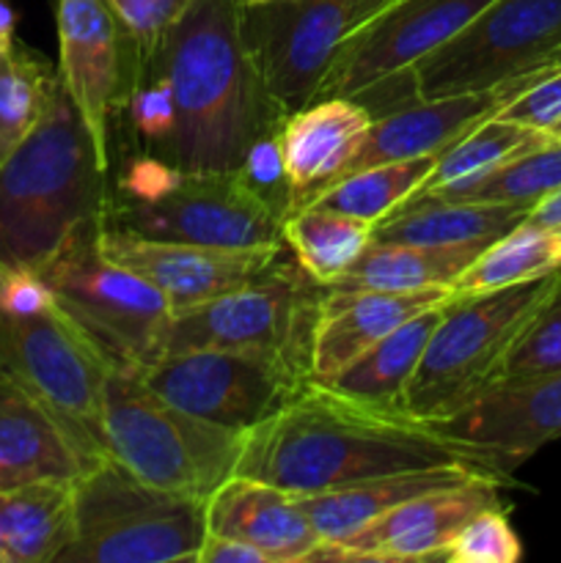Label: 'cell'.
<instances>
[{"instance_id":"2e32d148","label":"cell","mask_w":561,"mask_h":563,"mask_svg":"<svg viewBox=\"0 0 561 563\" xmlns=\"http://www.w3.org/2000/svg\"><path fill=\"white\" fill-rule=\"evenodd\" d=\"M424 423L460 445L479 467L506 478L539 449L561 440V372L495 385L465 410Z\"/></svg>"},{"instance_id":"b9f144b4","label":"cell","mask_w":561,"mask_h":563,"mask_svg":"<svg viewBox=\"0 0 561 563\" xmlns=\"http://www.w3.org/2000/svg\"><path fill=\"white\" fill-rule=\"evenodd\" d=\"M196 563H270V561L262 550L251 548V544L240 542V539L207 533L201 550H198Z\"/></svg>"},{"instance_id":"7c38bea8","label":"cell","mask_w":561,"mask_h":563,"mask_svg":"<svg viewBox=\"0 0 561 563\" xmlns=\"http://www.w3.org/2000/svg\"><path fill=\"white\" fill-rule=\"evenodd\" d=\"M394 0H273L245 5V38L270 99L284 115L317 99L339 49Z\"/></svg>"},{"instance_id":"8fae6325","label":"cell","mask_w":561,"mask_h":563,"mask_svg":"<svg viewBox=\"0 0 561 563\" xmlns=\"http://www.w3.org/2000/svg\"><path fill=\"white\" fill-rule=\"evenodd\" d=\"M561 49V0H493L451 42L413 66L416 99L528 86Z\"/></svg>"},{"instance_id":"9c48e42d","label":"cell","mask_w":561,"mask_h":563,"mask_svg":"<svg viewBox=\"0 0 561 563\" xmlns=\"http://www.w3.org/2000/svg\"><path fill=\"white\" fill-rule=\"evenodd\" d=\"M0 366L82 443L105 454L102 401L110 363L55 291L42 306L0 308Z\"/></svg>"},{"instance_id":"4316f807","label":"cell","mask_w":561,"mask_h":563,"mask_svg":"<svg viewBox=\"0 0 561 563\" xmlns=\"http://www.w3.org/2000/svg\"><path fill=\"white\" fill-rule=\"evenodd\" d=\"M75 528V482L0 489L3 563H58Z\"/></svg>"},{"instance_id":"ac0fdd59","label":"cell","mask_w":561,"mask_h":563,"mask_svg":"<svg viewBox=\"0 0 561 563\" xmlns=\"http://www.w3.org/2000/svg\"><path fill=\"white\" fill-rule=\"evenodd\" d=\"M99 245L105 256L148 280L168 300L174 313L251 284L280 256V247L231 251V247L152 240V236L113 229L105 218L99 229Z\"/></svg>"},{"instance_id":"4fadbf2b","label":"cell","mask_w":561,"mask_h":563,"mask_svg":"<svg viewBox=\"0 0 561 563\" xmlns=\"http://www.w3.org/2000/svg\"><path fill=\"white\" fill-rule=\"evenodd\" d=\"M105 220L130 234L190 245L231 251L286 245L284 218L237 170H179L174 185L152 201H108Z\"/></svg>"},{"instance_id":"ffe728a7","label":"cell","mask_w":561,"mask_h":563,"mask_svg":"<svg viewBox=\"0 0 561 563\" xmlns=\"http://www.w3.org/2000/svg\"><path fill=\"white\" fill-rule=\"evenodd\" d=\"M105 454L82 443L47 405L0 366V489L77 482Z\"/></svg>"},{"instance_id":"cb8c5ba5","label":"cell","mask_w":561,"mask_h":563,"mask_svg":"<svg viewBox=\"0 0 561 563\" xmlns=\"http://www.w3.org/2000/svg\"><path fill=\"white\" fill-rule=\"evenodd\" d=\"M484 467L473 465H443V467H424V471L388 473V476L366 478V482L346 484V487L324 489L314 495H295L300 509L311 520L314 531L319 533L322 544H341L391 511L405 500L427 495L432 489L451 487Z\"/></svg>"},{"instance_id":"4dcf8cb0","label":"cell","mask_w":561,"mask_h":563,"mask_svg":"<svg viewBox=\"0 0 561 563\" xmlns=\"http://www.w3.org/2000/svg\"><path fill=\"white\" fill-rule=\"evenodd\" d=\"M548 141V132L515 124V121H506L501 115H490L435 157L432 174L427 176L416 196L468 185V181L490 174L498 165L509 163V159L520 157V154L531 152Z\"/></svg>"},{"instance_id":"6da1fadb","label":"cell","mask_w":561,"mask_h":563,"mask_svg":"<svg viewBox=\"0 0 561 563\" xmlns=\"http://www.w3.org/2000/svg\"><path fill=\"white\" fill-rule=\"evenodd\" d=\"M473 465L429 423L344 399L308 379L273 418L245 434L237 473L292 495H314L388 473Z\"/></svg>"},{"instance_id":"7dc6e473","label":"cell","mask_w":561,"mask_h":563,"mask_svg":"<svg viewBox=\"0 0 561 563\" xmlns=\"http://www.w3.org/2000/svg\"><path fill=\"white\" fill-rule=\"evenodd\" d=\"M553 66H561V49H559V53L553 55V60H550V66H548V69H553Z\"/></svg>"},{"instance_id":"ab89813d","label":"cell","mask_w":561,"mask_h":563,"mask_svg":"<svg viewBox=\"0 0 561 563\" xmlns=\"http://www.w3.org/2000/svg\"><path fill=\"white\" fill-rule=\"evenodd\" d=\"M127 110H130L132 126L146 141L165 148V143L170 141L176 126V102L174 91H170V82L163 75H154L152 82H141L132 91Z\"/></svg>"},{"instance_id":"e575fe53","label":"cell","mask_w":561,"mask_h":563,"mask_svg":"<svg viewBox=\"0 0 561 563\" xmlns=\"http://www.w3.org/2000/svg\"><path fill=\"white\" fill-rule=\"evenodd\" d=\"M561 372V284L509 352L498 385Z\"/></svg>"},{"instance_id":"d590c367","label":"cell","mask_w":561,"mask_h":563,"mask_svg":"<svg viewBox=\"0 0 561 563\" xmlns=\"http://www.w3.org/2000/svg\"><path fill=\"white\" fill-rule=\"evenodd\" d=\"M520 559L522 542L512 528L506 506H493L471 517L440 555L446 563H517Z\"/></svg>"},{"instance_id":"d4e9b609","label":"cell","mask_w":561,"mask_h":563,"mask_svg":"<svg viewBox=\"0 0 561 563\" xmlns=\"http://www.w3.org/2000/svg\"><path fill=\"white\" fill-rule=\"evenodd\" d=\"M528 218L526 207L509 203L443 201L413 196L374 225V240L407 245H493Z\"/></svg>"},{"instance_id":"277c9868","label":"cell","mask_w":561,"mask_h":563,"mask_svg":"<svg viewBox=\"0 0 561 563\" xmlns=\"http://www.w3.org/2000/svg\"><path fill=\"white\" fill-rule=\"evenodd\" d=\"M245 434L190 416L143 383L141 372L110 366L102 401V449L152 487L204 500L237 473Z\"/></svg>"},{"instance_id":"8d00e7d4","label":"cell","mask_w":561,"mask_h":563,"mask_svg":"<svg viewBox=\"0 0 561 563\" xmlns=\"http://www.w3.org/2000/svg\"><path fill=\"white\" fill-rule=\"evenodd\" d=\"M280 126L284 121L273 124L270 130H264L256 141L251 143V148L242 157L240 179L262 198L264 203L275 209L280 218L295 209V198H292V185L289 174H286V159H284V141H280Z\"/></svg>"},{"instance_id":"83f0119b","label":"cell","mask_w":561,"mask_h":563,"mask_svg":"<svg viewBox=\"0 0 561 563\" xmlns=\"http://www.w3.org/2000/svg\"><path fill=\"white\" fill-rule=\"evenodd\" d=\"M487 245H407L374 240L355 264L328 289L336 291H424L451 289L468 264Z\"/></svg>"},{"instance_id":"ee69618b","label":"cell","mask_w":561,"mask_h":563,"mask_svg":"<svg viewBox=\"0 0 561 563\" xmlns=\"http://www.w3.org/2000/svg\"><path fill=\"white\" fill-rule=\"evenodd\" d=\"M16 11L6 0H0V44H14Z\"/></svg>"},{"instance_id":"603a6c76","label":"cell","mask_w":561,"mask_h":563,"mask_svg":"<svg viewBox=\"0 0 561 563\" xmlns=\"http://www.w3.org/2000/svg\"><path fill=\"white\" fill-rule=\"evenodd\" d=\"M372 121L361 102L344 97L317 99L286 115L280 141L295 209L339 179Z\"/></svg>"},{"instance_id":"836d02e7","label":"cell","mask_w":561,"mask_h":563,"mask_svg":"<svg viewBox=\"0 0 561 563\" xmlns=\"http://www.w3.org/2000/svg\"><path fill=\"white\" fill-rule=\"evenodd\" d=\"M61 80L42 55L11 44L0 58V159L9 157L42 121Z\"/></svg>"},{"instance_id":"1f68e13d","label":"cell","mask_w":561,"mask_h":563,"mask_svg":"<svg viewBox=\"0 0 561 563\" xmlns=\"http://www.w3.org/2000/svg\"><path fill=\"white\" fill-rule=\"evenodd\" d=\"M435 157L380 163L372 168L352 170V174L341 176L339 181L324 187L322 192H317L308 203L336 209V212L377 225L380 220L388 218L394 209H399L402 203L410 201L421 190L427 176L432 174ZM308 203H302V207H308Z\"/></svg>"},{"instance_id":"8992f818","label":"cell","mask_w":561,"mask_h":563,"mask_svg":"<svg viewBox=\"0 0 561 563\" xmlns=\"http://www.w3.org/2000/svg\"><path fill=\"white\" fill-rule=\"evenodd\" d=\"M204 539V500L152 487L105 456L75 482V528L58 563H196Z\"/></svg>"},{"instance_id":"60d3db41","label":"cell","mask_w":561,"mask_h":563,"mask_svg":"<svg viewBox=\"0 0 561 563\" xmlns=\"http://www.w3.org/2000/svg\"><path fill=\"white\" fill-rule=\"evenodd\" d=\"M182 168L174 163L154 157H138L127 165L119 181V201H152L160 192L168 190Z\"/></svg>"},{"instance_id":"30bf717a","label":"cell","mask_w":561,"mask_h":563,"mask_svg":"<svg viewBox=\"0 0 561 563\" xmlns=\"http://www.w3.org/2000/svg\"><path fill=\"white\" fill-rule=\"evenodd\" d=\"M493 0H394L339 49L317 99H355L372 119L416 102L413 66L451 42Z\"/></svg>"},{"instance_id":"7402d4cb","label":"cell","mask_w":561,"mask_h":563,"mask_svg":"<svg viewBox=\"0 0 561 563\" xmlns=\"http://www.w3.org/2000/svg\"><path fill=\"white\" fill-rule=\"evenodd\" d=\"M451 297V289L424 291H336L328 289L311 339L308 379L330 383L350 363L377 341L394 333L407 319L427 308L440 306Z\"/></svg>"},{"instance_id":"9a60e30c","label":"cell","mask_w":561,"mask_h":563,"mask_svg":"<svg viewBox=\"0 0 561 563\" xmlns=\"http://www.w3.org/2000/svg\"><path fill=\"white\" fill-rule=\"evenodd\" d=\"M58 80L86 124L102 170L110 168V115L146 80V64L110 0H58Z\"/></svg>"},{"instance_id":"7bdbcfd3","label":"cell","mask_w":561,"mask_h":563,"mask_svg":"<svg viewBox=\"0 0 561 563\" xmlns=\"http://www.w3.org/2000/svg\"><path fill=\"white\" fill-rule=\"evenodd\" d=\"M528 223L544 225V229L561 231V187L556 192H550L544 201H539L537 207L528 212Z\"/></svg>"},{"instance_id":"bcb514c9","label":"cell","mask_w":561,"mask_h":563,"mask_svg":"<svg viewBox=\"0 0 561 563\" xmlns=\"http://www.w3.org/2000/svg\"><path fill=\"white\" fill-rule=\"evenodd\" d=\"M245 5H264V3H273V0H242Z\"/></svg>"},{"instance_id":"f1b7e54d","label":"cell","mask_w":561,"mask_h":563,"mask_svg":"<svg viewBox=\"0 0 561 563\" xmlns=\"http://www.w3.org/2000/svg\"><path fill=\"white\" fill-rule=\"evenodd\" d=\"M284 242L295 251L297 267L308 278L330 286L361 258L374 242V225L328 207L295 209L284 218Z\"/></svg>"},{"instance_id":"74e56055","label":"cell","mask_w":561,"mask_h":563,"mask_svg":"<svg viewBox=\"0 0 561 563\" xmlns=\"http://www.w3.org/2000/svg\"><path fill=\"white\" fill-rule=\"evenodd\" d=\"M190 3L193 0H110L124 31L130 33L135 47L141 49L146 71L152 69L154 58L163 47V38L182 20V14L190 9Z\"/></svg>"},{"instance_id":"5bb4252c","label":"cell","mask_w":561,"mask_h":563,"mask_svg":"<svg viewBox=\"0 0 561 563\" xmlns=\"http://www.w3.org/2000/svg\"><path fill=\"white\" fill-rule=\"evenodd\" d=\"M141 377L179 410L237 432H251L273 418L308 383V374L292 363L242 350L174 352Z\"/></svg>"},{"instance_id":"44dd1931","label":"cell","mask_w":561,"mask_h":563,"mask_svg":"<svg viewBox=\"0 0 561 563\" xmlns=\"http://www.w3.org/2000/svg\"><path fill=\"white\" fill-rule=\"evenodd\" d=\"M207 533L240 539L270 563H308L322 544L295 495L242 473L209 495Z\"/></svg>"},{"instance_id":"e0dca14e","label":"cell","mask_w":561,"mask_h":563,"mask_svg":"<svg viewBox=\"0 0 561 563\" xmlns=\"http://www.w3.org/2000/svg\"><path fill=\"white\" fill-rule=\"evenodd\" d=\"M504 482L506 478L495 473L479 471L465 482L418 495L385 511L341 544H319L311 561H440L471 517L504 506Z\"/></svg>"},{"instance_id":"5b68a950","label":"cell","mask_w":561,"mask_h":563,"mask_svg":"<svg viewBox=\"0 0 561 563\" xmlns=\"http://www.w3.org/2000/svg\"><path fill=\"white\" fill-rule=\"evenodd\" d=\"M559 284L561 269L504 289L451 295L405 390L407 416L449 418L495 388L517 339Z\"/></svg>"},{"instance_id":"ba28073f","label":"cell","mask_w":561,"mask_h":563,"mask_svg":"<svg viewBox=\"0 0 561 563\" xmlns=\"http://www.w3.org/2000/svg\"><path fill=\"white\" fill-rule=\"evenodd\" d=\"M328 286L280 256L251 284L170 313L165 355L190 350H242L275 355L308 374L311 339Z\"/></svg>"},{"instance_id":"d6986e66","label":"cell","mask_w":561,"mask_h":563,"mask_svg":"<svg viewBox=\"0 0 561 563\" xmlns=\"http://www.w3.org/2000/svg\"><path fill=\"white\" fill-rule=\"evenodd\" d=\"M522 91V80H509L487 91L454 93V97L416 99L410 104L377 115L363 135L361 146L344 165L341 176L352 170L372 168L380 163H402V159L435 157L451 143L498 113L506 102ZM339 176V179H341ZM336 179V181H339Z\"/></svg>"},{"instance_id":"f546056e","label":"cell","mask_w":561,"mask_h":563,"mask_svg":"<svg viewBox=\"0 0 561 563\" xmlns=\"http://www.w3.org/2000/svg\"><path fill=\"white\" fill-rule=\"evenodd\" d=\"M561 269V231L522 220L484 247L451 284V295H479L544 278Z\"/></svg>"},{"instance_id":"7a4b0ae2","label":"cell","mask_w":561,"mask_h":563,"mask_svg":"<svg viewBox=\"0 0 561 563\" xmlns=\"http://www.w3.org/2000/svg\"><path fill=\"white\" fill-rule=\"evenodd\" d=\"M242 16V0H193L154 58L174 91L165 152L176 168L237 170L251 143L286 119L258 77Z\"/></svg>"},{"instance_id":"52a82bcc","label":"cell","mask_w":561,"mask_h":563,"mask_svg":"<svg viewBox=\"0 0 561 563\" xmlns=\"http://www.w3.org/2000/svg\"><path fill=\"white\" fill-rule=\"evenodd\" d=\"M102 218L105 209L80 225L38 275L110 366L146 372L165 355L174 311L148 280L105 256Z\"/></svg>"},{"instance_id":"d6a6232c","label":"cell","mask_w":561,"mask_h":563,"mask_svg":"<svg viewBox=\"0 0 561 563\" xmlns=\"http://www.w3.org/2000/svg\"><path fill=\"white\" fill-rule=\"evenodd\" d=\"M561 187V141L550 137L542 146L498 165L490 174L468 181V185L451 187V190L429 192L427 198H443V201H473V203H509V207H526L531 212L539 201Z\"/></svg>"},{"instance_id":"f6af8a7d","label":"cell","mask_w":561,"mask_h":563,"mask_svg":"<svg viewBox=\"0 0 561 563\" xmlns=\"http://www.w3.org/2000/svg\"><path fill=\"white\" fill-rule=\"evenodd\" d=\"M548 135L553 137V141H561V121H556V124L550 126V130H548Z\"/></svg>"},{"instance_id":"3957f363","label":"cell","mask_w":561,"mask_h":563,"mask_svg":"<svg viewBox=\"0 0 561 563\" xmlns=\"http://www.w3.org/2000/svg\"><path fill=\"white\" fill-rule=\"evenodd\" d=\"M105 179L86 124L58 86L42 121L0 159V264L42 273L108 207Z\"/></svg>"},{"instance_id":"f35d334b","label":"cell","mask_w":561,"mask_h":563,"mask_svg":"<svg viewBox=\"0 0 561 563\" xmlns=\"http://www.w3.org/2000/svg\"><path fill=\"white\" fill-rule=\"evenodd\" d=\"M495 115L548 132L556 121H561V66L534 75L531 82Z\"/></svg>"},{"instance_id":"484cf974","label":"cell","mask_w":561,"mask_h":563,"mask_svg":"<svg viewBox=\"0 0 561 563\" xmlns=\"http://www.w3.org/2000/svg\"><path fill=\"white\" fill-rule=\"evenodd\" d=\"M446 302L407 319L394 333H388L372 350L363 352L355 363H350L344 372L336 374L330 383L319 385L344 396V399L361 401V405L405 412V390L416 374L418 363H421L424 350H427L440 317H443Z\"/></svg>"}]
</instances>
